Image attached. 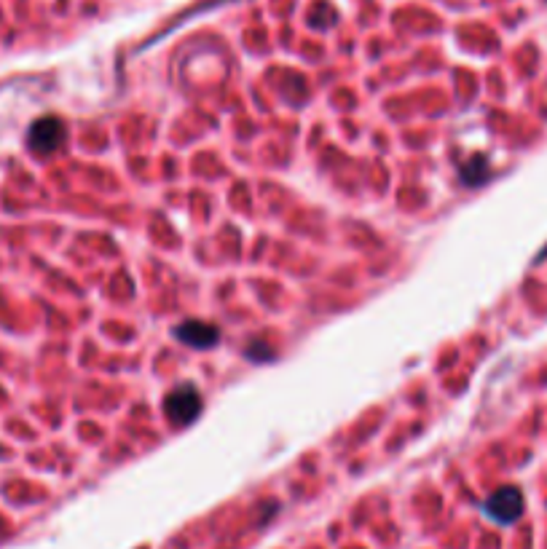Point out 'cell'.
<instances>
[{
	"label": "cell",
	"mask_w": 547,
	"mask_h": 549,
	"mask_svg": "<svg viewBox=\"0 0 547 549\" xmlns=\"http://www.w3.org/2000/svg\"><path fill=\"white\" fill-rule=\"evenodd\" d=\"M27 142H30V148H33L35 153L49 156V153H54V150L65 142V124H62L59 118H41V121H35V124L30 126Z\"/></svg>",
	"instance_id": "3"
},
{
	"label": "cell",
	"mask_w": 547,
	"mask_h": 549,
	"mask_svg": "<svg viewBox=\"0 0 547 549\" xmlns=\"http://www.w3.org/2000/svg\"><path fill=\"white\" fill-rule=\"evenodd\" d=\"M175 338L180 343H188L191 349H210L220 338L218 327L207 325V322H186V325L175 327Z\"/></svg>",
	"instance_id": "4"
},
{
	"label": "cell",
	"mask_w": 547,
	"mask_h": 549,
	"mask_svg": "<svg viewBox=\"0 0 547 549\" xmlns=\"http://www.w3.org/2000/svg\"><path fill=\"white\" fill-rule=\"evenodd\" d=\"M483 512L499 525H510L515 523L518 517L523 515V493L518 488H499L486 499L483 504Z\"/></svg>",
	"instance_id": "2"
},
{
	"label": "cell",
	"mask_w": 547,
	"mask_h": 549,
	"mask_svg": "<svg viewBox=\"0 0 547 549\" xmlns=\"http://www.w3.org/2000/svg\"><path fill=\"white\" fill-rule=\"evenodd\" d=\"M204 400L202 394L194 386H180V389L169 391L167 400H164V416L169 418L172 426H188L194 424L196 418L202 416Z\"/></svg>",
	"instance_id": "1"
}]
</instances>
